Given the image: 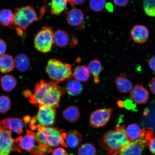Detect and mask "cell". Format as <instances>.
Wrapping results in <instances>:
<instances>
[{
	"label": "cell",
	"mask_w": 155,
	"mask_h": 155,
	"mask_svg": "<svg viewBox=\"0 0 155 155\" xmlns=\"http://www.w3.org/2000/svg\"><path fill=\"white\" fill-rule=\"evenodd\" d=\"M54 81L41 80L37 83L34 89V94L28 98L29 101L35 106L48 105L55 108L59 107L61 97L64 90Z\"/></svg>",
	"instance_id": "6da1fadb"
},
{
	"label": "cell",
	"mask_w": 155,
	"mask_h": 155,
	"mask_svg": "<svg viewBox=\"0 0 155 155\" xmlns=\"http://www.w3.org/2000/svg\"><path fill=\"white\" fill-rule=\"evenodd\" d=\"M130 143L125 125H122L116 126L114 130L104 133L99 141V145L109 154L117 155Z\"/></svg>",
	"instance_id": "7a4b0ae2"
},
{
	"label": "cell",
	"mask_w": 155,
	"mask_h": 155,
	"mask_svg": "<svg viewBox=\"0 0 155 155\" xmlns=\"http://www.w3.org/2000/svg\"><path fill=\"white\" fill-rule=\"evenodd\" d=\"M45 70L50 78L58 83L70 80L73 77L71 65L54 58L48 60Z\"/></svg>",
	"instance_id": "3957f363"
},
{
	"label": "cell",
	"mask_w": 155,
	"mask_h": 155,
	"mask_svg": "<svg viewBox=\"0 0 155 155\" xmlns=\"http://www.w3.org/2000/svg\"><path fill=\"white\" fill-rule=\"evenodd\" d=\"M13 15L15 26L22 30H26L32 23L38 20L36 11L30 5L15 9Z\"/></svg>",
	"instance_id": "277c9868"
},
{
	"label": "cell",
	"mask_w": 155,
	"mask_h": 155,
	"mask_svg": "<svg viewBox=\"0 0 155 155\" xmlns=\"http://www.w3.org/2000/svg\"><path fill=\"white\" fill-rule=\"evenodd\" d=\"M37 130L41 132L46 144L50 147H56L61 145L68 148L64 141L66 133L64 130L57 127H43L40 125H38Z\"/></svg>",
	"instance_id": "5b68a950"
},
{
	"label": "cell",
	"mask_w": 155,
	"mask_h": 155,
	"mask_svg": "<svg viewBox=\"0 0 155 155\" xmlns=\"http://www.w3.org/2000/svg\"><path fill=\"white\" fill-rule=\"evenodd\" d=\"M54 31L51 27H43L37 33L34 38V46L38 51L47 53L51 51L54 43Z\"/></svg>",
	"instance_id": "8992f818"
},
{
	"label": "cell",
	"mask_w": 155,
	"mask_h": 155,
	"mask_svg": "<svg viewBox=\"0 0 155 155\" xmlns=\"http://www.w3.org/2000/svg\"><path fill=\"white\" fill-rule=\"evenodd\" d=\"M14 144L12 131L0 121V155H10L15 151Z\"/></svg>",
	"instance_id": "52a82bcc"
},
{
	"label": "cell",
	"mask_w": 155,
	"mask_h": 155,
	"mask_svg": "<svg viewBox=\"0 0 155 155\" xmlns=\"http://www.w3.org/2000/svg\"><path fill=\"white\" fill-rule=\"evenodd\" d=\"M37 115L36 116L38 124L43 127H51L55 124L56 108L48 105L38 106Z\"/></svg>",
	"instance_id": "ba28073f"
},
{
	"label": "cell",
	"mask_w": 155,
	"mask_h": 155,
	"mask_svg": "<svg viewBox=\"0 0 155 155\" xmlns=\"http://www.w3.org/2000/svg\"><path fill=\"white\" fill-rule=\"evenodd\" d=\"M113 111L111 107H104L95 110L90 116V125L95 128L104 127L110 120Z\"/></svg>",
	"instance_id": "9c48e42d"
},
{
	"label": "cell",
	"mask_w": 155,
	"mask_h": 155,
	"mask_svg": "<svg viewBox=\"0 0 155 155\" xmlns=\"http://www.w3.org/2000/svg\"><path fill=\"white\" fill-rule=\"evenodd\" d=\"M130 96L131 100L134 103L145 104L148 101L149 92L142 85L137 84L131 91Z\"/></svg>",
	"instance_id": "30bf717a"
},
{
	"label": "cell",
	"mask_w": 155,
	"mask_h": 155,
	"mask_svg": "<svg viewBox=\"0 0 155 155\" xmlns=\"http://www.w3.org/2000/svg\"><path fill=\"white\" fill-rule=\"evenodd\" d=\"M130 35L133 40L136 43L143 44L148 40L149 31L148 28L144 25H136L131 29Z\"/></svg>",
	"instance_id": "8fae6325"
},
{
	"label": "cell",
	"mask_w": 155,
	"mask_h": 155,
	"mask_svg": "<svg viewBox=\"0 0 155 155\" xmlns=\"http://www.w3.org/2000/svg\"><path fill=\"white\" fill-rule=\"evenodd\" d=\"M146 148L144 143L138 139L126 145L120 152L119 155H141L143 150Z\"/></svg>",
	"instance_id": "7c38bea8"
},
{
	"label": "cell",
	"mask_w": 155,
	"mask_h": 155,
	"mask_svg": "<svg viewBox=\"0 0 155 155\" xmlns=\"http://www.w3.org/2000/svg\"><path fill=\"white\" fill-rule=\"evenodd\" d=\"M84 19V13L80 9L73 8L68 13L67 21L70 26L73 27L80 26Z\"/></svg>",
	"instance_id": "4fadbf2b"
},
{
	"label": "cell",
	"mask_w": 155,
	"mask_h": 155,
	"mask_svg": "<svg viewBox=\"0 0 155 155\" xmlns=\"http://www.w3.org/2000/svg\"><path fill=\"white\" fill-rule=\"evenodd\" d=\"M8 128L17 134H22L24 123L22 119L19 118H7L2 120Z\"/></svg>",
	"instance_id": "5bb4252c"
},
{
	"label": "cell",
	"mask_w": 155,
	"mask_h": 155,
	"mask_svg": "<svg viewBox=\"0 0 155 155\" xmlns=\"http://www.w3.org/2000/svg\"><path fill=\"white\" fill-rule=\"evenodd\" d=\"M35 141V134L32 131L27 130L26 135L24 137L21 136L19 146L22 150L30 152L34 148Z\"/></svg>",
	"instance_id": "9a60e30c"
},
{
	"label": "cell",
	"mask_w": 155,
	"mask_h": 155,
	"mask_svg": "<svg viewBox=\"0 0 155 155\" xmlns=\"http://www.w3.org/2000/svg\"><path fill=\"white\" fill-rule=\"evenodd\" d=\"M117 90L121 94H127L131 91L133 88L132 83L124 74L117 75L115 79Z\"/></svg>",
	"instance_id": "2e32d148"
},
{
	"label": "cell",
	"mask_w": 155,
	"mask_h": 155,
	"mask_svg": "<svg viewBox=\"0 0 155 155\" xmlns=\"http://www.w3.org/2000/svg\"><path fill=\"white\" fill-rule=\"evenodd\" d=\"M82 140V135L78 131L71 130L66 133L64 141L68 147L74 148L79 146Z\"/></svg>",
	"instance_id": "e0dca14e"
},
{
	"label": "cell",
	"mask_w": 155,
	"mask_h": 155,
	"mask_svg": "<svg viewBox=\"0 0 155 155\" xmlns=\"http://www.w3.org/2000/svg\"><path fill=\"white\" fill-rule=\"evenodd\" d=\"M88 68L90 73L94 77V83L98 84L100 82V75L104 70L100 61L97 59L92 60L89 63Z\"/></svg>",
	"instance_id": "ac0fdd59"
},
{
	"label": "cell",
	"mask_w": 155,
	"mask_h": 155,
	"mask_svg": "<svg viewBox=\"0 0 155 155\" xmlns=\"http://www.w3.org/2000/svg\"><path fill=\"white\" fill-rule=\"evenodd\" d=\"M13 57L8 54H4L0 57V72L6 73L11 72L15 68Z\"/></svg>",
	"instance_id": "d6986e66"
},
{
	"label": "cell",
	"mask_w": 155,
	"mask_h": 155,
	"mask_svg": "<svg viewBox=\"0 0 155 155\" xmlns=\"http://www.w3.org/2000/svg\"><path fill=\"white\" fill-rule=\"evenodd\" d=\"M63 116L67 121L71 123H74L80 118V112L77 107L74 106H69L64 110Z\"/></svg>",
	"instance_id": "ffe728a7"
},
{
	"label": "cell",
	"mask_w": 155,
	"mask_h": 155,
	"mask_svg": "<svg viewBox=\"0 0 155 155\" xmlns=\"http://www.w3.org/2000/svg\"><path fill=\"white\" fill-rule=\"evenodd\" d=\"M53 42L57 46L64 48L66 46L69 41L68 34L65 31L59 30L54 32Z\"/></svg>",
	"instance_id": "44dd1931"
},
{
	"label": "cell",
	"mask_w": 155,
	"mask_h": 155,
	"mask_svg": "<svg viewBox=\"0 0 155 155\" xmlns=\"http://www.w3.org/2000/svg\"><path fill=\"white\" fill-rule=\"evenodd\" d=\"M14 63L17 69L21 72H25L30 67V60L28 56L24 54H20L16 56Z\"/></svg>",
	"instance_id": "7402d4cb"
},
{
	"label": "cell",
	"mask_w": 155,
	"mask_h": 155,
	"mask_svg": "<svg viewBox=\"0 0 155 155\" xmlns=\"http://www.w3.org/2000/svg\"><path fill=\"white\" fill-rule=\"evenodd\" d=\"M73 76L79 82H87L90 77L88 67L83 65L77 66L74 70Z\"/></svg>",
	"instance_id": "603a6c76"
},
{
	"label": "cell",
	"mask_w": 155,
	"mask_h": 155,
	"mask_svg": "<svg viewBox=\"0 0 155 155\" xmlns=\"http://www.w3.org/2000/svg\"><path fill=\"white\" fill-rule=\"evenodd\" d=\"M17 80L13 75H3L1 79V85L5 91L10 92L15 88L17 84Z\"/></svg>",
	"instance_id": "cb8c5ba5"
},
{
	"label": "cell",
	"mask_w": 155,
	"mask_h": 155,
	"mask_svg": "<svg viewBox=\"0 0 155 155\" xmlns=\"http://www.w3.org/2000/svg\"><path fill=\"white\" fill-rule=\"evenodd\" d=\"M0 23L4 26L12 28L15 26L14 15L10 9H3L0 11Z\"/></svg>",
	"instance_id": "d4e9b609"
},
{
	"label": "cell",
	"mask_w": 155,
	"mask_h": 155,
	"mask_svg": "<svg viewBox=\"0 0 155 155\" xmlns=\"http://www.w3.org/2000/svg\"><path fill=\"white\" fill-rule=\"evenodd\" d=\"M66 91L68 94L72 96L78 95L83 91V85L76 80H70L66 85Z\"/></svg>",
	"instance_id": "484cf974"
},
{
	"label": "cell",
	"mask_w": 155,
	"mask_h": 155,
	"mask_svg": "<svg viewBox=\"0 0 155 155\" xmlns=\"http://www.w3.org/2000/svg\"><path fill=\"white\" fill-rule=\"evenodd\" d=\"M68 0H51L50 11L56 15L61 14L67 7Z\"/></svg>",
	"instance_id": "4316f807"
},
{
	"label": "cell",
	"mask_w": 155,
	"mask_h": 155,
	"mask_svg": "<svg viewBox=\"0 0 155 155\" xmlns=\"http://www.w3.org/2000/svg\"><path fill=\"white\" fill-rule=\"evenodd\" d=\"M125 130L130 142H133L138 139L141 129L137 124L133 123L129 125Z\"/></svg>",
	"instance_id": "83f0119b"
},
{
	"label": "cell",
	"mask_w": 155,
	"mask_h": 155,
	"mask_svg": "<svg viewBox=\"0 0 155 155\" xmlns=\"http://www.w3.org/2000/svg\"><path fill=\"white\" fill-rule=\"evenodd\" d=\"M154 138L153 129L150 127L148 129H141L138 139L142 141L148 147Z\"/></svg>",
	"instance_id": "f1b7e54d"
},
{
	"label": "cell",
	"mask_w": 155,
	"mask_h": 155,
	"mask_svg": "<svg viewBox=\"0 0 155 155\" xmlns=\"http://www.w3.org/2000/svg\"><path fill=\"white\" fill-rule=\"evenodd\" d=\"M78 155H97L95 147L91 143H85L79 147L78 151Z\"/></svg>",
	"instance_id": "f546056e"
},
{
	"label": "cell",
	"mask_w": 155,
	"mask_h": 155,
	"mask_svg": "<svg viewBox=\"0 0 155 155\" xmlns=\"http://www.w3.org/2000/svg\"><path fill=\"white\" fill-rule=\"evenodd\" d=\"M143 7L145 14L150 17H155V0H143Z\"/></svg>",
	"instance_id": "4dcf8cb0"
},
{
	"label": "cell",
	"mask_w": 155,
	"mask_h": 155,
	"mask_svg": "<svg viewBox=\"0 0 155 155\" xmlns=\"http://www.w3.org/2000/svg\"><path fill=\"white\" fill-rule=\"evenodd\" d=\"M106 0H90L89 6L91 9L96 12H100L106 7Z\"/></svg>",
	"instance_id": "1f68e13d"
},
{
	"label": "cell",
	"mask_w": 155,
	"mask_h": 155,
	"mask_svg": "<svg viewBox=\"0 0 155 155\" xmlns=\"http://www.w3.org/2000/svg\"><path fill=\"white\" fill-rule=\"evenodd\" d=\"M11 105V100L8 97L0 96V113H7L10 109Z\"/></svg>",
	"instance_id": "d6a6232c"
},
{
	"label": "cell",
	"mask_w": 155,
	"mask_h": 155,
	"mask_svg": "<svg viewBox=\"0 0 155 155\" xmlns=\"http://www.w3.org/2000/svg\"><path fill=\"white\" fill-rule=\"evenodd\" d=\"M53 150L48 145L45 144H38V145L35 146L33 150L30 153L31 155L35 153L46 154L53 152Z\"/></svg>",
	"instance_id": "836d02e7"
},
{
	"label": "cell",
	"mask_w": 155,
	"mask_h": 155,
	"mask_svg": "<svg viewBox=\"0 0 155 155\" xmlns=\"http://www.w3.org/2000/svg\"><path fill=\"white\" fill-rule=\"evenodd\" d=\"M130 0H113L116 6L119 7H125L128 4Z\"/></svg>",
	"instance_id": "e575fe53"
},
{
	"label": "cell",
	"mask_w": 155,
	"mask_h": 155,
	"mask_svg": "<svg viewBox=\"0 0 155 155\" xmlns=\"http://www.w3.org/2000/svg\"><path fill=\"white\" fill-rule=\"evenodd\" d=\"M52 155H68V154L64 149L59 147L53 151Z\"/></svg>",
	"instance_id": "d590c367"
},
{
	"label": "cell",
	"mask_w": 155,
	"mask_h": 155,
	"mask_svg": "<svg viewBox=\"0 0 155 155\" xmlns=\"http://www.w3.org/2000/svg\"><path fill=\"white\" fill-rule=\"evenodd\" d=\"M7 46L5 42L3 40L0 39V57L4 55L6 51Z\"/></svg>",
	"instance_id": "8d00e7d4"
},
{
	"label": "cell",
	"mask_w": 155,
	"mask_h": 155,
	"mask_svg": "<svg viewBox=\"0 0 155 155\" xmlns=\"http://www.w3.org/2000/svg\"><path fill=\"white\" fill-rule=\"evenodd\" d=\"M148 64L150 68L155 73V55L153 56L149 60Z\"/></svg>",
	"instance_id": "74e56055"
},
{
	"label": "cell",
	"mask_w": 155,
	"mask_h": 155,
	"mask_svg": "<svg viewBox=\"0 0 155 155\" xmlns=\"http://www.w3.org/2000/svg\"><path fill=\"white\" fill-rule=\"evenodd\" d=\"M149 86L151 92L155 94V77L151 79L149 84Z\"/></svg>",
	"instance_id": "f35d334b"
},
{
	"label": "cell",
	"mask_w": 155,
	"mask_h": 155,
	"mask_svg": "<svg viewBox=\"0 0 155 155\" xmlns=\"http://www.w3.org/2000/svg\"><path fill=\"white\" fill-rule=\"evenodd\" d=\"M149 147L150 152L155 155V138L151 141Z\"/></svg>",
	"instance_id": "ab89813d"
},
{
	"label": "cell",
	"mask_w": 155,
	"mask_h": 155,
	"mask_svg": "<svg viewBox=\"0 0 155 155\" xmlns=\"http://www.w3.org/2000/svg\"><path fill=\"white\" fill-rule=\"evenodd\" d=\"M86 0H68V2L71 5H78L82 4Z\"/></svg>",
	"instance_id": "60d3db41"
},
{
	"label": "cell",
	"mask_w": 155,
	"mask_h": 155,
	"mask_svg": "<svg viewBox=\"0 0 155 155\" xmlns=\"http://www.w3.org/2000/svg\"><path fill=\"white\" fill-rule=\"evenodd\" d=\"M106 9H107V10L110 12H113L114 7L113 5H112L111 3H106Z\"/></svg>",
	"instance_id": "b9f144b4"
},
{
	"label": "cell",
	"mask_w": 155,
	"mask_h": 155,
	"mask_svg": "<svg viewBox=\"0 0 155 155\" xmlns=\"http://www.w3.org/2000/svg\"><path fill=\"white\" fill-rule=\"evenodd\" d=\"M23 120L25 124L27 125L29 123H30L31 120V118L30 116L28 115H26L25 116L24 118H23Z\"/></svg>",
	"instance_id": "7bdbcfd3"
},
{
	"label": "cell",
	"mask_w": 155,
	"mask_h": 155,
	"mask_svg": "<svg viewBox=\"0 0 155 155\" xmlns=\"http://www.w3.org/2000/svg\"><path fill=\"white\" fill-rule=\"evenodd\" d=\"M117 104L119 107L120 108H124L125 107L124 102L123 101H119L117 102Z\"/></svg>",
	"instance_id": "ee69618b"
},
{
	"label": "cell",
	"mask_w": 155,
	"mask_h": 155,
	"mask_svg": "<svg viewBox=\"0 0 155 155\" xmlns=\"http://www.w3.org/2000/svg\"><path fill=\"white\" fill-rule=\"evenodd\" d=\"M31 155H45V154H44L42 153H34L32 154Z\"/></svg>",
	"instance_id": "f6af8a7d"
}]
</instances>
